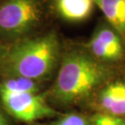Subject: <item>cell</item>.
Segmentation results:
<instances>
[{"label":"cell","instance_id":"9","mask_svg":"<svg viewBox=\"0 0 125 125\" xmlns=\"http://www.w3.org/2000/svg\"><path fill=\"white\" fill-rule=\"evenodd\" d=\"M38 89L36 81L21 76H10L0 84V94H37Z\"/></svg>","mask_w":125,"mask_h":125},{"label":"cell","instance_id":"10","mask_svg":"<svg viewBox=\"0 0 125 125\" xmlns=\"http://www.w3.org/2000/svg\"><path fill=\"white\" fill-rule=\"evenodd\" d=\"M92 125H125V118L97 112L91 117Z\"/></svg>","mask_w":125,"mask_h":125},{"label":"cell","instance_id":"11","mask_svg":"<svg viewBox=\"0 0 125 125\" xmlns=\"http://www.w3.org/2000/svg\"><path fill=\"white\" fill-rule=\"evenodd\" d=\"M52 125H92L90 119L79 114L71 113L65 115Z\"/></svg>","mask_w":125,"mask_h":125},{"label":"cell","instance_id":"2","mask_svg":"<svg viewBox=\"0 0 125 125\" xmlns=\"http://www.w3.org/2000/svg\"><path fill=\"white\" fill-rule=\"evenodd\" d=\"M59 56V37L54 32H50L11 45L0 57V67L9 76L38 81L52 73L58 64Z\"/></svg>","mask_w":125,"mask_h":125},{"label":"cell","instance_id":"1","mask_svg":"<svg viewBox=\"0 0 125 125\" xmlns=\"http://www.w3.org/2000/svg\"><path fill=\"white\" fill-rule=\"evenodd\" d=\"M119 67L97 60L85 50L68 51L62 57L51 94L62 106L87 102L107 83L121 76Z\"/></svg>","mask_w":125,"mask_h":125},{"label":"cell","instance_id":"7","mask_svg":"<svg viewBox=\"0 0 125 125\" xmlns=\"http://www.w3.org/2000/svg\"><path fill=\"white\" fill-rule=\"evenodd\" d=\"M95 6L94 0H54L57 13L70 22L86 20L92 14Z\"/></svg>","mask_w":125,"mask_h":125},{"label":"cell","instance_id":"4","mask_svg":"<svg viewBox=\"0 0 125 125\" xmlns=\"http://www.w3.org/2000/svg\"><path fill=\"white\" fill-rule=\"evenodd\" d=\"M85 51L105 63L120 65L125 61V43L108 24L99 25L85 44Z\"/></svg>","mask_w":125,"mask_h":125},{"label":"cell","instance_id":"3","mask_svg":"<svg viewBox=\"0 0 125 125\" xmlns=\"http://www.w3.org/2000/svg\"><path fill=\"white\" fill-rule=\"evenodd\" d=\"M42 16L38 0H6L0 4V34L21 37L38 24Z\"/></svg>","mask_w":125,"mask_h":125},{"label":"cell","instance_id":"6","mask_svg":"<svg viewBox=\"0 0 125 125\" xmlns=\"http://www.w3.org/2000/svg\"><path fill=\"white\" fill-rule=\"evenodd\" d=\"M97 112L125 118V79L112 80L94 96Z\"/></svg>","mask_w":125,"mask_h":125},{"label":"cell","instance_id":"12","mask_svg":"<svg viewBox=\"0 0 125 125\" xmlns=\"http://www.w3.org/2000/svg\"><path fill=\"white\" fill-rule=\"evenodd\" d=\"M0 125H8L6 118L1 111H0Z\"/></svg>","mask_w":125,"mask_h":125},{"label":"cell","instance_id":"8","mask_svg":"<svg viewBox=\"0 0 125 125\" xmlns=\"http://www.w3.org/2000/svg\"><path fill=\"white\" fill-rule=\"evenodd\" d=\"M106 22L115 30L125 43V0H94Z\"/></svg>","mask_w":125,"mask_h":125},{"label":"cell","instance_id":"5","mask_svg":"<svg viewBox=\"0 0 125 125\" xmlns=\"http://www.w3.org/2000/svg\"><path fill=\"white\" fill-rule=\"evenodd\" d=\"M0 96L8 113L21 121L33 122L57 115L37 94H0Z\"/></svg>","mask_w":125,"mask_h":125}]
</instances>
